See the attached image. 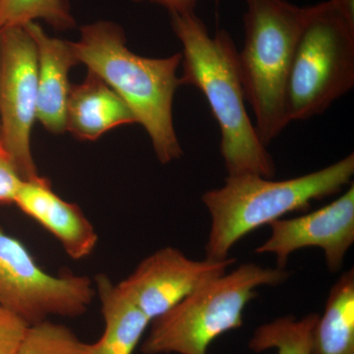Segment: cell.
I'll return each instance as SVG.
<instances>
[{
  "label": "cell",
  "mask_w": 354,
  "mask_h": 354,
  "mask_svg": "<svg viewBox=\"0 0 354 354\" xmlns=\"http://www.w3.org/2000/svg\"><path fill=\"white\" fill-rule=\"evenodd\" d=\"M171 27L183 44V86L206 97L221 133V153L227 176H276V165L247 113L239 51L228 32L212 36L195 13L171 14Z\"/></svg>",
  "instance_id": "6da1fadb"
},
{
  "label": "cell",
  "mask_w": 354,
  "mask_h": 354,
  "mask_svg": "<svg viewBox=\"0 0 354 354\" xmlns=\"http://www.w3.org/2000/svg\"><path fill=\"white\" fill-rule=\"evenodd\" d=\"M79 64L108 84L131 109L144 128L158 160L169 164L183 156L174 120L172 102L180 77L183 55L148 58L128 50L122 28L99 21L81 28L80 39L72 43Z\"/></svg>",
  "instance_id": "7a4b0ae2"
},
{
  "label": "cell",
  "mask_w": 354,
  "mask_h": 354,
  "mask_svg": "<svg viewBox=\"0 0 354 354\" xmlns=\"http://www.w3.org/2000/svg\"><path fill=\"white\" fill-rule=\"evenodd\" d=\"M353 153L320 171L286 180L253 174L227 176L221 187L202 196L211 216L207 259H227L230 249L245 235L292 212L308 211L312 202L337 194L353 183Z\"/></svg>",
  "instance_id": "3957f363"
},
{
  "label": "cell",
  "mask_w": 354,
  "mask_h": 354,
  "mask_svg": "<svg viewBox=\"0 0 354 354\" xmlns=\"http://www.w3.org/2000/svg\"><path fill=\"white\" fill-rule=\"evenodd\" d=\"M244 44L239 66L246 102L265 146L283 132L285 94L293 53L311 13L288 0H244Z\"/></svg>",
  "instance_id": "277c9868"
},
{
  "label": "cell",
  "mask_w": 354,
  "mask_h": 354,
  "mask_svg": "<svg viewBox=\"0 0 354 354\" xmlns=\"http://www.w3.org/2000/svg\"><path fill=\"white\" fill-rule=\"evenodd\" d=\"M290 272L246 263L211 279L152 321L144 354H207L212 342L243 325L247 304L261 286L281 285Z\"/></svg>",
  "instance_id": "5b68a950"
},
{
  "label": "cell",
  "mask_w": 354,
  "mask_h": 354,
  "mask_svg": "<svg viewBox=\"0 0 354 354\" xmlns=\"http://www.w3.org/2000/svg\"><path fill=\"white\" fill-rule=\"evenodd\" d=\"M354 86V13L334 0L311 6L286 86L288 122L320 115Z\"/></svg>",
  "instance_id": "8992f818"
},
{
  "label": "cell",
  "mask_w": 354,
  "mask_h": 354,
  "mask_svg": "<svg viewBox=\"0 0 354 354\" xmlns=\"http://www.w3.org/2000/svg\"><path fill=\"white\" fill-rule=\"evenodd\" d=\"M86 276H53L44 271L22 243L0 227V307L28 326L50 316L75 318L87 311L95 297Z\"/></svg>",
  "instance_id": "52a82bcc"
},
{
  "label": "cell",
  "mask_w": 354,
  "mask_h": 354,
  "mask_svg": "<svg viewBox=\"0 0 354 354\" xmlns=\"http://www.w3.org/2000/svg\"><path fill=\"white\" fill-rule=\"evenodd\" d=\"M38 53L25 26L0 31V145L23 180L38 176L31 152L37 120Z\"/></svg>",
  "instance_id": "ba28073f"
},
{
  "label": "cell",
  "mask_w": 354,
  "mask_h": 354,
  "mask_svg": "<svg viewBox=\"0 0 354 354\" xmlns=\"http://www.w3.org/2000/svg\"><path fill=\"white\" fill-rule=\"evenodd\" d=\"M234 263L230 258L190 259L174 247H165L142 261L118 285L153 321L211 279L225 274Z\"/></svg>",
  "instance_id": "9c48e42d"
},
{
  "label": "cell",
  "mask_w": 354,
  "mask_h": 354,
  "mask_svg": "<svg viewBox=\"0 0 354 354\" xmlns=\"http://www.w3.org/2000/svg\"><path fill=\"white\" fill-rule=\"evenodd\" d=\"M271 235L255 252L274 254L277 268L286 270L291 254L307 247L323 250L329 271L339 272L354 242V184L327 206L269 225Z\"/></svg>",
  "instance_id": "30bf717a"
},
{
  "label": "cell",
  "mask_w": 354,
  "mask_h": 354,
  "mask_svg": "<svg viewBox=\"0 0 354 354\" xmlns=\"http://www.w3.org/2000/svg\"><path fill=\"white\" fill-rule=\"evenodd\" d=\"M14 204L53 235L72 259L88 257L97 246L99 236L80 207L55 194L44 177L23 180Z\"/></svg>",
  "instance_id": "8fae6325"
},
{
  "label": "cell",
  "mask_w": 354,
  "mask_h": 354,
  "mask_svg": "<svg viewBox=\"0 0 354 354\" xmlns=\"http://www.w3.org/2000/svg\"><path fill=\"white\" fill-rule=\"evenodd\" d=\"M38 53L37 120L53 134L66 131L67 104L72 85L69 71L78 64L71 41L48 36L36 22L24 25Z\"/></svg>",
  "instance_id": "7c38bea8"
},
{
  "label": "cell",
  "mask_w": 354,
  "mask_h": 354,
  "mask_svg": "<svg viewBox=\"0 0 354 354\" xmlns=\"http://www.w3.org/2000/svg\"><path fill=\"white\" fill-rule=\"evenodd\" d=\"M137 123L131 109L100 77L88 71L85 80L72 85L67 104L66 130L83 141H95L123 125Z\"/></svg>",
  "instance_id": "4fadbf2b"
},
{
  "label": "cell",
  "mask_w": 354,
  "mask_h": 354,
  "mask_svg": "<svg viewBox=\"0 0 354 354\" xmlns=\"http://www.w3.org/2000/svg\"><path fill=\"white\" fill-rule=\"evenodd\" d=\"M95 286L104 329L101 339L90 344V354H133L152 321L106 274L95 278Z\"/></svg>",
  "instance_id": "5bb4252c"
},
{
  "label": "cell",
  "mask_w": 354,
  "mask_h": 354,
  "mask_svg": "<svg viewBox=\"0 0 354 354\" xmlns=\"http://www.w3.org/2000/svg\"><path fill=\"white\" fill-rule=\"evenodd\" d=\"M310 354H354V270L344 272L330 288L317 319Z\"/></svg>",
  "instance_id": "9a60e30c"
},
{
  "label": "cell",
  "mask_w": 354,
  "mask_h": 354,
  "mask_svg": "<svg viewBox=\"0 0 354 354\" xmlns=\"http://www.w3.org/2000/svg\"><path fill=\"white\" fill-rule=\"evenodd\" d=\"M318 317L317 313H310L301 319L285 316L263 324L254 330L248 348L255 353L274 348L277 354H310Z\"/></svg>",
  "instance_id": "2e32d148"
},
{
  "label": "cell",
  "mask_w": 354,
  "mask_h": 354,
  "mask_svg": "<svg viewBox=\"0 0 354 354\" xmlns=\"http://www.w3.org/2000/svg\"><path fill=\"white\" fill-rule=\"evenodd\" d=\"M44 20L57 31L75 27L67 0H0V31Z\"/></svg>",
  "instance_id": "e0dca14e"
},
{
  "label": "cell",
  "mask_w": 354,
  "mask_h": 354,
  "mask_svg": "<svg viewBox=\"0 0 354 354\" xmlns=\"http://www.w3.org/2000/svg\"><path fill=\"white\" fill-rule=\"evenodd\" d=\"M16 354H90V344L69 328L48 320L28 327Z\"/></svg>",
  "instance_id": "ac0fdd59"
},
{
  "label": "cell",
  "mask_w": 354,
  "mask_h": 354,
  "mask_svg": "<svg viewBox=\"0 0 354 354\" xmlns=\"http://www.w3.org/2000/svg\"><path fill=\"white\" fill-rule=\"evenodd\" d=\"M29 326L0 307V354H16Z\"/></svg>",
  "instance_id": "d6986e66"
},
{
  "label": "cell",
  "mask_w": 354,
  "mask_h": 354,
  "mask_svg": "<svg viewBox=\"0 0 354 354\" xmlns=\"http://www.w3.org/2000/svg\"><path fill=\"white\" fill-rule=\"evenodd\" d=\"M22 181L12 160L0 145V204H14Z\"/></svg>",
  "instance_id": "ffe728a7"
},
{
  "label": "cell",
  "mask_w": 354,
  "mask_h": 354,
  "mask_svg": "<svg viewBox=\"0 0 354 354\" xmlns=\"http://www.w3.org/2000/svg\"><path fill=\"white\" fill-rule=\"evenodd\" d=\"M136 2L148 1L167 8L169 14L195 13L198 0H134ZM221 0H216L218 6Z\"/></svg>",
  "instance_id": "44dd1931"
}]
</instances>
